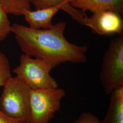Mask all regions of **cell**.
Here are the masks:
<instances>
[{
  "mask_svg": "<svg viewBox=\"0 0 123 123\" xmlns=\"http://www.w3.org/2000/svg\"><path fill=\"white\" fill-rule=\"evenodd\" d=\"M67 23L60 21L47 29H36L14 23L11 32L24 54L43 59L54 68L62 63L86 61L88 47L69 42L64 33Z\"/></svg>",
  "mask_w": 123,
  "mask_h": 123,
  "instance_id": "obj_1",
  "label": "cell"
},
{
  "mask_svg": "<svg viewBox=\"0 0 123 123\" xmlns=\"http://www.w3.org/2000/svg\"><path fill=\"white\" fill-rule=\"evenodd\" d=\"M3 87L0 110L11 118L30 123V88L17 76L11 77Z\"/></svg>",
  "mask_w": 123,
  "mask_h": 123,
  "instance_id": "obj_2",
  "label": "cell"
},
{
  "mask_svg": "<svg viewBox=\"0 0 123 123\" xmlns=\"http://www.w3.org/2000/svg\"><path fill=\"white\" fill-rule=\"evenodd\" d=\"M99 78L107 95L123 87V33L111 40L103 57Z\"/></svg>",
  "mask_w": 123,
  "mask_h": 123,
  "instance_id": "obj_3",
  "label": "cell"
},
{
  "mask_svg": "<svg viewBox=\"0 0 123 123\" xmlns=\"http://www.w3.org/2000/svg\"><path fill=\"white\" fill-rule=\"evenodd\" d=\"M54 68L43 59L22 54L18 66L13 72L31 89H39L58 87L57 81L50 74Z\"/></svg>",
  "mask_w": 123,
  "mask_h": 123,
  "instance_id": "obj_4",
  "label": "cell"
},
{
  "mask_svg": "<svg viewBox=\"0 0 123 123\" xmlns=\"http://www.w3.org/2000/svg\"><path fill=\"white\" fill-rule=\"evenodd\" d=\"M66 95L61 88L31 89L30 96V123H49L60 109Z\"/></svg>",
  "mask_w": 123,
  "mask_h": 123,
  "instance_id": "obj_5",
  "label": "cell"
},
{
  "mask_svg": "<svg viewBox=\"0 0 123 123\" xmlns=\"http://www.w3.org/2000/svg\"><path fill=\"white\" fill-rule=\"evenodd\" d=\"M83 25L89 27L99 35L123 33V20L121 14L113 11H105L87 16L83 20Z\"/></svg>",
  "mask_w": 123,
  "mask_h": 123,
  "instance_id": "obj_6",
  "label": "cell"
},
{
  "mask_svg": "<svg viewBox=\"0 0 123 123\" xmlns=\"http://www.w3.org/2000/svg\"><path fill=\"white\" fill-rule=\"evenodd\" d=\"M69 2L74 7L84 12L93 13L109 10L123 13V0H70Z\"/></svg>",
  "mask_w": 123,
  "mask_h": 123,
  "instance_id": "obj_7",
  "label": "cell"
},
{
  "mask_svg": "<svg viewBox=\"0 0 123 123\" xmlns=\"http://www.w3.org/2000/svg\"><path fill=\"white\" fill-rule=\"evenodd\" d=\"M60 9L57 7H51L35 11L28 10L23 13L25 19L29 27L36 29H47L53 26L52 19Z\"/></svg>",
  "mask_w": 123,
  "mask_h": 123,
  "instance_id": "obj_8",
  "label": "cell"
},
{
  "mask_svg": "<svg viewBox=\"0 0 123 123\" xmlns=\"http://www.w3.org/2000/svg\"><path fill=\"white\" fill-rule=\"evenodd\" d=\"M36 10L51 7H57L66 13L80 24L83 25V20L87 15L84 12L74 7L69 0H30Z\"/></svg>",
  "mask_w": 123,
  "mask_h": 123,
  "instance_id": "obj_9",
  "label": "cell"
},
{
  "mask_svg": "<svg viewBox=\"0 0 123 123\" xmlns=\"http://www.w3.org/2000/svg\"><path fill=\"white\" fill-rule=\"evenodd\" d=\"M108 110L103 123H123V87L110 94Z\"/></svg>",
  "mask_w": 123,
  "mask_h": 123,
  "instance_id": "obj_10",
  "label": "cell"
},
{
  "mask_svg": "<svg viewBox=\"0 0 123 123\" xmlns=\"http://www.w3.org/2000/svg\"><path fill=\"white\" fill-rule=\"evenodd\" d=\"M0 4L8 14L15 16L22 15L25 11L31 10L30 0H0Z\"/></svg>",
  "mask_w": 123,
  "mask_h": 123,
  "instance_id": "obj_11",
  "label": "cell"
},
{
  "mask_svg": "<svg viewBox=\"0 0 123 123\" xmlns=\"http://www.w3.org/2000/svg\"><path fill=\"white\" fill-rule=\"evenodd\" d=\"M8 14L6 10L0 4V41L4 40L11 32L12 25Z\"/></svg>",
  "mask_w": 123,
  "mask_h": 123,
  "instance_id": "obj_12",
  "label": "cell"
},
{
  "mask_svg": "<svg viewBox=\"0 0 123 123\" xmlns=\"http://www.w3.org/2000/svg\"><path fill=\"white\" fill-rule=\"evenodd\" d=\"M12 77L9 60L4 53L0 51V87H3Z\"/></svg>",
  "mask_w": 123,
  "mask_h": 123,
  "instance_id": "obj_13",
  "label": "cell"
},
{
  "mask_svg": "<svg viewBox=\"0 0 123 123\" xmlns=\"http://www.w3.org/2000/svg\"><path fill=\"white\" fill-rule=\"evenodd\" d=\"M74 123H103L96 116L92 113L85 112L79 115Z\"/></svg>",
  "mask_w": 123,
  "mask_h": 123,
  "instance_id": "obj_14",
  "label": "cell"
},
{
  "mask_svg": "<svg viewBox=\"0 0 123 123\" xmlns=\"http://www.w3.org/2000/svg\"><path fill=\"white\" fill-rule=\"evenodd\" d=\"M0 123H25L11 118L0 110Z\"/></svg>",
  "mask_w": 123,
  "mask_h": 123,
  "instance_id": "obj_15",
  "label": "cell"
},
{
  "mask_svg": "<svg viewBox=\"0 0 123 123\" xmlns=\"http://www.w3.org/2000/svg\"><path fill=\"white\" fill-rule=\"evenodd\" d=\"M69 0V1H70V0Z\"/></svg>",
  "mask_w": 123,
  "mask_h": 123,
  "instance_id": "obj_16",
  "label": "cell"
}]
</instances>
